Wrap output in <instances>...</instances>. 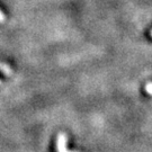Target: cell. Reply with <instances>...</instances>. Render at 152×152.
Wrapping results in <instances>:
<instances>
[{
	"instance_id": "cell-1",
	"label": "cell",
	"mask_w": 152,
	"mask_h": 152,
	"mask_svg": "<svg viewBox=\"0 0 152 152\" xmlns=\"http://www.w3.org/2000/svg\"><path fill=\"white\" fill-rule=\"evenodd\" d=\"M66 144H68V135L65 133H59L56 137V144H55L56 152H75L70 151Z\"/></svg>"
},
{
	"instance_id": "cell-2",
	"label": "cell",
	"mask_w": 152,
	"mask_h": 152,
	"mask_svg": "<svg viewBox=\"0 0 152 152\" xmlns=\"http://www.w3.org/2000/svg\"><path fill=\"white\" fill-rule=\"evenodd\" d=\"M0 71L4 72L7 76H11L12 75V70L10 69V66L5 64V63H1V62H0Z\"/></svg>"
},
{
	"instance_id": "cell-4",
	"label": "cell",
	"mask_w": 152,
	"mask_h": 152,
	"mask_svg": "<svg viewBox=\"0 0 152 152\" xmlns=\"http://www.w3.org/2000/svg\"><path fill=\"white\" fill-rule=\"evenodd\" d=\"M6 20V16L2 11L0 10V23H4Z\"/></svg>"
},
{
	"instance_id": "cell-3",
	"label": "cell",
	"mask_w": 152,
	"mask_h": 152,
	"mask_svg": "<svg viewBox=\"0 0 152 152\" xmlns=\"http://www.w3.org/2000/svg\"><path fill=\"white\" fill-rule=\"evenodd\" d=\"M145 91L149 95H152V82H148L147 85H145Z\"/></svg>"
},
{
	"instance_id": "cell-5",
	"label": "cell",
	"mask_w": 152,
	"mask_h": 152,
	"mask_svg": "<svg viewBox=\"0 0 152 152\" xmlns=\"http://www.w3.org/2000/svg\"><path fill=\"white\" fill-rule=\"evenodd\" d=\"M151 36H152V31H151Z\"/></svg>"
},
{
	"instance_id": "cell-6",
	"label": "cell",
	"mask_w": 152,
	"mask_h": 152,
	"mask_svg": "<svg viewBox=\"0 0 152 152\" xmlns=\"http://www.w3.org/2000/svg\"><path fill=\"white\" fill-rule=\"evenodd\" d=\"M0 83H1V80H0Z\"/></svg>"
}]
</instances>
